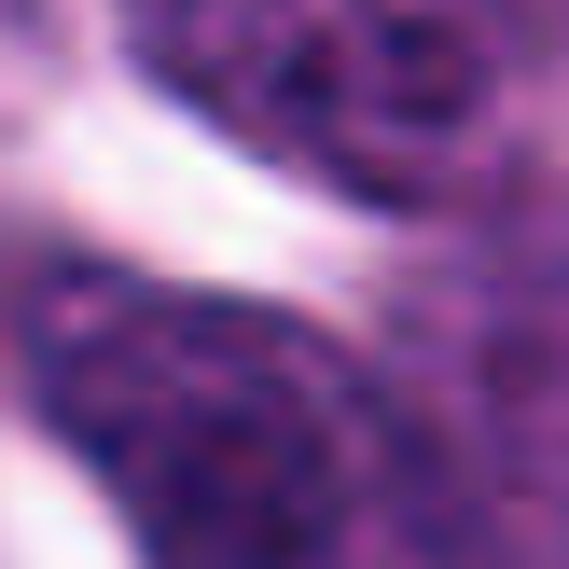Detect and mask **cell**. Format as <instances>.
<instances>
[{"label":"cell","instance_id":"6da1fadb","mask_svg":"<svg viewBox=\"0 0 569 569\" xmlns=\"http://www.w3.org/2000/svg\"><path fill=\"white\" fill-rule=\"evenodd\" d=\"M28 376L153 569H431L389 389L278 306L70 264L28 306Z\"/></svg>","mask_w":569,"mask_h":569},{"label":"cell","instance_id":"7a4b0ae2","mask_svg":"<svg viewBox=\"0 0 569 569\" xmlns=\"http://www.w3.org/2000/svg\"><path fill=\"white\" fill-rule=\"evenodd\" d=\"M153 56L209 126L361 209H445L515 139L500 0H153Z\"/></svg>","mask_w":569,"mask_h":569},{"label":"cell","instance_id":"3957f363","mask_svg":"<svg viewBox=\"0 0 569 569\" xmlns=\"http://www.w3.org/2000/svg\"><path fill=\"white\" fill-rule=\"evenodd\" d=\"M376 389L431 569H569V194L472 222L403 278Z\"/></svg>","mask_w":569,"mask_h":569}]
</instances>
